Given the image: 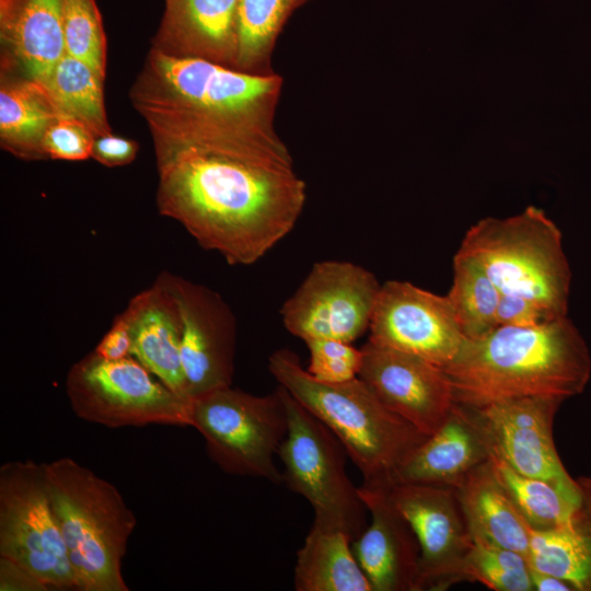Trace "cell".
Segmentation results:
<instances>
[{"instance_id":"4fadbf2b","label":"cell","mask_w":591,"mask_h":591,"mask_svg":"<svg viewBox=\"0 0 591 591\" xmlns=\"http://www.w3.org/2000/svg\"><path fill=\"white\" fill-rule=\"evenodd\" d=\"M369 331L370 341L420 357L441 369L466 340L448 296L398 280L381 285Z\"/></svg>"},{"instance_id":"484cf974","label":"cell","mask_w":591,"mask_h":591,"mask_svg":"<svg viewBox=\"0 0 591 591\" xmlns=\"http://www.w3.org/2000/svg\"><path fill=\"white\" fill-rule=\"evenodd\" d=\"M490 463L515 508L533 530H549L563 524L581 500L578 479L575 485H561L526 476L494 453Z\"/></svg>"},{"instance_id":"7402d4cb","label":"cell","mask_w":591,"mask_h":591,"mask_svg":"<svg viewBox=\"0 0 591 591\" xmlns=\"http://www.w3.org/2000/svg\"><path fill=\"white\" fill-rule=\"evenodd\" d=\"M578 479L581 500L560 525L531 529L530 567L569 582L575 591H591V475Z\"/></svg>"},{"instance_id":"5b68a950","label":"cell","mask_w":591,"mask_h":591,"mask_svg":"<svg viewBox=\"0 0 591 591\" xmlns=\"http://www.w3.org/2000/svg\"><path fill=\"white\" fill-rule=\"evenodd\" d=\"M44 467L78 590L128 591L121 561L137 519L119 490L71 457Z\"/></svg>"},{"instance_id":"f546056e","label":"cell","mask_w":591,"mask_h":591,"mask_svg":"<svg viewBox=\"0 0 591 591\" xmlns=\"http://www.w3.org/2000/svg\"><path fill=\"white\" fill-rule=\"evenodd\" d=\"M464 566L465 581L479 582L495 591H533L528 558L478 537Z\"/></svg>"},{"instance_id":"d4e9b609","label":"cell","mask_w":591,"mask_h":591,"mask_svg":"<svg viewBox=\"0 0 591 591\" xmlns=\"http://www.w3.org/2000/svg\"><path fill=\"white\" fill-rule=\"evenodd\" d=\"M59 115L46 88L35 81L3 85L0 91V135L12 152L45 155L43 139Z\"/></svg>"},{"instance_id":"277c9868","label":"cell","mask_w":591,"mask_h":591,"mask_svg":"<svg viewBox=\"0 0 591 591\" xmlns=\"http://www.w3.org/2000/svg\"><path fill=\"white\" fill-rule=\"evenodd\" d=\"M268 370L279 386L338 438L364 486H389L395 470L428 437L389 409L359 376L322 382L286 348L270 355Z\"/></svg>"},{"instance_id":"d590c367","label":"cell","mask_w":591,"mask_h":591,"mask_svg":"<svg viewBox=\"0 0 591 591\" xmlns=\"http://www.w3.org/2000/svg\"><path fill=\"white\" fill-rule=\"evenodd\" d=\"M93 351L107 360H119L131 356L130 331L121 313L115 316L109 329Z\"/></svg>"},{"instance_id":"8d00e7d4","label":"cell","mask_w":591,"mask_h":591,"mask_svg":"<svg viewBox=\"0 0 591 591\" xmlns=\"http://www.w3.org/2000/svg\"><path fill=\"white\" fill-rule=\"evenodd\" d=\"M0 590L44 591L48 587L28 570L4 557H0Z\"/></svg>"},{"instance_id":"52a82bcc","label":"cell","mask_w":591,"mask_h":591,"mask_svg":"<svg viewBox=\"0 0 591 591\" xmlns=\"http://www.w3.org/2000/svg\"><path fill=\"white\" fill-rule=\"evenodd\" d=\"M190 427L227 474L282 482L275 456L287 433L288 415L279 385L263 396L232 385L198 396L190 403Z\"/></svg>"},{"instance_id":"ba28073f","label":"cell","mask_w":591,"mask_h":591,"mask_svg":"<svg viewBox=\"0 0 591 591\" xmlns=\"http://www.w3.org/2000/svg\"><path fill=\"white\" fill-rule=\"evenodd\" d=\"M282 392L288 415L278 451L282 482L310 502L314 521L340 529L352 542L368 525L369 512L347 475V451L321 420L285 389Z\"/></svg>"},{"instance_id":"4316f807","label":"cell","mask_w":591,"mask_h":591,"mask_svg":"<svg viewBox=\"0 0 591 591\" xmlns=\"http://www.w3.org/2000/svg\"><path fill=\"white\" fill-rule=\"evenodd\" d=\"M309 0H240L235 68L267 72L276 42L290 16Z\"/></svg>"},{"instance_id":"5bb4252c","label":"cell","mask_w":591,"mask_h":591,"mask_svg":"<svg viewBox=\"0 0 591 591\" xmlns=\"http://www.w3.org/2000/svg\"><path fill=\"white\" fill-rule=\"evenodd\" d=\"M181 312V360L190 401L231 386L235 318L224 300L206 286L162 271Z\"/></svg>"},{"instance_id":"e575fe53","label":"cell","mask_w":591,"mask_h":591,"mask_svg":"<svg viewBox=\"0 0 591 591\" xmlns=\"http://www.w3.org/2000/svg\"><path fill=\"white\" fill-rule=\"evenodd\" d=\"M137 155V143L112 135L111 132L94 138L91 157L106 166L126 165Z\"/></svg>"},{"instance_id":"e0dca14e","label":"cell","mask_w":591,"mask_h":591,"mask_svg":"<svg viewBox=\"0 0 591 591\" xmlns=\"http://www.w3.org/2000/svg\"><path fill=\"white\" fill-rule=\"evenodd\" d=\"M358 489L370 523L351 542V549L372 591H418L420 546L413 528L392 503L386 487Z\"/></svg>"},{"instance_id":"30bf717a","label":"cell","mask_w":591,"mask_h":591,"mask_svg":"<svg viewBox=\"0 0 591 591\" xmlns=\"http://www.w3.org/2000/svg\"><path fill=\"white\" fill-rule=\"evenodd\" d=\"M0 557L19 564L48 589H78L44 463L13 461L0 467Z\"/></svg>"},{"instance_id":"836d02e7","label":"cell","mask_w":591,"mask_h":591,"mask_svg":"<svg viewBox=\"0 0 591 591\" xmlns=\"http://www.w3.org/2000/svg\"><path fill=\"white\" fill-rule=\"evenodd\" d=\"M546 309L520 296L500 294L496 320L498 326H537L555 320Z\"/></svg>"},{"instance_id":"8fae6325","label":"cell","mask_w":591,"mask_h":591,"mask_svg":"<svg viewBox=\"0 0 591 591\" xmlns=\"http://www.w3.org/2000/svg\"><path fill=\"white\" fill-rule=\"evenodd\" d=\"M380 288L371 271L354 263H315L283 303L282 323L304 343L311 339L352 343L369 331Z\"/></svg>"},{"instance_id":"8992f818","label":"cell","mask_w":591,"mask_h":591,"mask_svg":"<svg viewBox=\"0 0 591 591\" xmlns=\"http://www.w3.org/2000/svg\"><path fill=\"white\" fill-rule=\"evenodd\" d=\"M459 253L477 262L500 293L536 302L567 316L571 270L558 227L534 207L520 215L485 218L465 233Z\"/></svg>"},{"instance_id":"ffe728a7","label":"cell","mask_w":591,"mask_h":591,"mask_svg":"<svg viewBox=\"0 0 591 591\" xmlns=\"http://www.w3.org/2000/svg\"><path fill=\"white\" fill-rule=\"evenodd\" d=\"M160 37L178 55L235 68L240 0H165Z\"/></svg>"},{"instance_id":"83f0119b","label":"cell","mask_w":591,"mask_h":591,"mask_svg":"<svg viewBox=\"0 0 591 591\" xmlns=\"http://www.w3.org/2000/svg\"><path fill=\"white\" fill-rule=\"evenodd\" d=\"M102 79L89 65L66 54L43 85L59 115L82 121L97 137L109 132Z\"/></svg>"},{"instance_id":"f1b7e54d","label":"cell","mask_w":591,"mask_h":591,"mask_svg":"<svg viewBox=\"0 0 591 591\" xmlns=\"http://www.w3.org/2000/svg\"><path fill=\"white\" fill-rule=\"evenodd\" d=\"M500 294L477 262L456 252L452 286L447 296L466 339L482 338L498 326L496 312Z\"/></svg>"},{"instance_id":"1f68e13d","label":"cell","mask_w":591,"mask_h":591,"mask_svg":"<svg viewBox=\"0 0 591 591\" xmlns=\"http://www.w3.org/2000/svg\"><path fill=\"white\" fill-rule=\"evenodd\" d=\"M310 360L308 372L322 382L339 383L359 375L362 349L338 339H311L305 341Z\"/></svg>"},{"instance_id":"9a60e30c","label":"cell","mask_w":591,"mask_h":591,"mask_svg":"<svg viewBox=\"0 0 591 591\" xmlns=\"http://www.w3.org/2000/svg\"><path fill=\"white\" fill-rule=\"evenodd\" d=\"M359 378L393 413L426 436L436 432L455 405L443 369L370 340L361 348Z\"/></svg>"},{"instance_id":"d6a6232c","label":"cell","mask_w":591,"mask_h":591,"mask_svg":"<svg viewBox=\"0 0 591 591\" xmlns=\"http://www.w3.org/2000/svg\"><path fill=\"white\" fill-rule=\"evenodd\" d=\"M95 136L82 121L58 115L43 139V151L51 159L81 161L91 157Z\"/></svg>"},{"instance_id":"d6986e66","label":"cell","mask_w":591,"mask_h":591,"mask_svg":"<svg viewBox=\"0 0 591 591\" xmlns=\"http://www.w3.org/2000/svg\"><path fill=\"white\" fill-rule=\"evenodd\" d=\"M121 314L130 331L131 356L172 391L190 401L181 360L179 306L163 274L135 294Z\"/></svg>"},{"instance_id":"44dd1931","label":"cell","mask_w":591,"mask_h":591,"mask_svg":"<svg viewBox=\"0 0 591 591\" xmlns=\"http://www.w3.org/2000/svg\"><path fill=\"white\" fill-rule=\"evenodd\" d=\"M1 24L31 80L45 84L66 55L63 0H1Z\"/></svg>"},{"instance_id":"9c48e42d","label":"cell","mask_w":591,"mask_h":591,"mask_svg":"<svg viewBox=\"0 0 591 591\" xmlns=\"http://www.w3.org/2000/svg\"><path fill=\"white\" fill-rule=\"evenodd\" d=\"M66 393L81 419L108 428L190 426V401L166 386L134 356L107 360L94 351L69 369Z\"/></svg>"},{"instance_id":"3957f363","label":"cell","mask_w":591,"mask_h":591,"mask_svg":"<svg viewBox=\"0 0 591 591\" xmlns=\"http://www.w3.org/2000/svg\"><path fill=\"white\" fill-rule=\"evenodd\" d=\"M150 80L136 103L153 135L192 126L275 128L283 81L273 70L247 72L154 49Z\"/></svg>"},{"instance_id":"7c38bea8","label":"cell","mask_w":591,"mask_h":591,"mask_svg":"<svg viewBox=\"0 0 591 591\" xmlns=\"http://www.w3.org/2000/svg\"><path fill=\"white\" fill-rule=\"evenodd\" d=\"M386 491L420 546L418 591H444L465 581L464 566L474 540L456 488L393 484Z\"/></svg>"},{"instance_id":"2e32d148","label":"cell","mask_w":591,"mask_h":591,"mask_svg":"<svg viewBox=\"0 0 591 591\" xmlns=\"http://www.w3.org/2000/svg\"><path fill=\"white\" fill-rule=\"evenodd\" d=\"M564 399L525 396L475 408L493 453L520 474L575 485L556 450L553 425ZM474 408V407H473Z\"/></svg>"},{"instance_id":"74e56055","label":"cell","mask_w":591,"mask_h":591,"mask_svg":"<svg viewBox=\"0 0 591 591\" xmlns=\"http://www.w3.org/2000/svg\"><path fill=\"white\" fill-rule=\"evenodd\" d=\"M533 591H575L569 582L530 567Z\"/></svg>"},{"instance_id":"6da1fadb","label":"cell","mask_w":591,"mask_h":591,"mask_svg":"<svg viewBox=\"0 0 591 591\" xmlns=\"http://www.w3.org/2000/svg\"><path fill=\"white\" fill-rule=\"evenodd\" d=\"M161 215L230 265L259 260L296 225L306 186L275 129L213 128L157 143Z\"/></svg>"},{"instance_id":"ac0fdd59","label":"cell","mask_w":591,"mask_h":591,"mask_svg":"<svg viewBox=\"0 0 591 591\" xmlns=\"http://www.w3.org/2000/svg\"><path fill=\"white\" fill-rule=\"evenodd\" d=\"M491 453L476 409L455 403L440 428L395 470L389 486L426 484L459 488Z\"/></svg>"},{"instance_id":"603a6c76","label":"cell","mask_w":591,"mask_h":591,"mask_svg":"<svg viewBox=\"0 0 591 591\" xmlns=\"http://www.w3.org/2000/svg\"><path fill=\"white\" fill-rule=\"evenodd\" d=\"M473 537L529 558L531 528L496 476L490 459L456 488Z\"/></svg>"},{"instance_id":"7a4b0ae2","label":"cell","mask_w":591,"mask_h":591,"mask_svg":"<svg viewBox=\"0 0 591 591\" xmlns=\"http://www.w3.org/2000/svg\"><path fill=\"white\" fill-rule=\"evenodd\" d=\"M443 371L455 402L468 407L525 396L566 401L587 387L591 356L567 315L537 326L500 325L466 339Z\"/></svg>"},{"instance_id":"4dcf8cb0","label":"cell","mask_w":591,"mask_h":591,"mask_svg":"<svg viewBox=\"0 0 591 591\" xmlns=\"http://www.w3.org/2000/svg\"><path fill=\"white\" fill-rule=\"evenodd\" d=\"M66 54L89 65L104 77L105 37L94 0H63Z\"/></svg>"},{"instance_id":"cb8c5ba5","label":"cell","mask_w":591,"mask_h":591,"mask_svg":"<svg viewBox=\"0 0 591 591\" xmlns=\"http://www.w3.org/2000/svg\"><path fill=\"white\" fill-rule=\"evenodd\" d=\"M293 586L297 591H372L348 535L314 520L297 553Z\"/></svg>"}]
</instances>
